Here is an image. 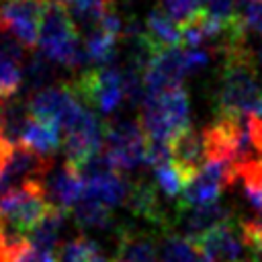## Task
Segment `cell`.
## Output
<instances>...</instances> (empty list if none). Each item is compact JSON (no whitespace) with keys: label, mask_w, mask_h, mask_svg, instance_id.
Masks as SVG:
<instances>
[{"label":"cell","mask_w":262,"mask_h":262,"mask_svg":"<svg viewBox=\"0 0 262 262\" xmlns=\"http://www.w3.org/2000/svg\"><path fill=\"white\" fill-rule=\"evenodd\" d=\"M221 51L225 55V68L217 94L219 115L258 113L262 90L256 80L252 55L246 49V39H235Z\"/></svg>","instance_id":"6da1fadb"},{"label":"cell","mask_w":262,"mask_h":262,"mask_svg":"<svg viewBox=\"0 0 262 262\" xmlns=\"http://www.w3.org/2000/svg\"><path fill=\"white\" fill-rule=\"evenodd\" d=\"M53 209L43 184H31L0 199V233L10 248L29 242L31 231Z\"/></svg>","instance_id":"7a4b0ae2"},{"label":"cell","mask_w":262,"mask_h":262,"mask_svg":"<svg viewBox=\"0 0 262 262\" xmlns=\"http://www.w3.org/2000/svg\"><path fill=\"white\" fill-rule=\"evenodd\" d=\"M188 94L182 86L160 92H145L141 100V127L151 141L170 143L176 135L190 127Z\"/></svg>","instance_id":"3957f363"},{"label":"cell","mask_w":262,"mask_h":262,"mask_svg":"<svg viewBox=\"0 0 262 262\" xmlns=\"http://www.w3.org/2000/svg\"><path fill=\"white\" fill-rule=\"evenodd\" d=\"M37 47L41 55H45L53 63L78 68L86 61L84 47L78 39V27L70 10L53 0L43 12Z\"/></svg>","instance_id":"277c9868"},{"label":"cell","mask_w":262,"mask_h":262,"mask_svg":"<svg viewBox=\"0 0 262 262\" xmlns=\"http://www.w3.org/2000/svg\"><path fill=\"white\" fill-rule=\"evenodd\" d=\"M207 63L209 49L203 45H178L156 51L143 68L145 92H160L172 86H180L188 74L203 70Z\"/></svg>","instance_id":"5b68a950"},{"label":"cell","mask_w":262,"mask_h":262,"mask_svg":"<svg viewBox=\"0 0 262 262\" xmlns=\"http://www.w3.org/2000/svg\"><path fill=\"white\" fill-rule=\"evenodd\" d=\"M82 102L92 104L98 113H115L127 98V78L125 68L102 66L82 72L72 84Z\"/></svg>","instance_id":"8992f818"},{"label":"cell","mask_w":262,"mask_h":262,"mask_svg":"<svg viewBox=\"0 0 262 262\" xmlns=\"http://www.w3.org/2000/svg\"><path fill=\"white\" fill-rule=\"evenodd\" d=\"M147 135L141 123L115 121L104 129V154L119 172H131L147 162Z\"/></svg>","instance_id":"52a82bcc"},{"label":"cell","mask_w":262,"mask_h":262,"mask_svg":"<svg viewBox=\"0 0 262 262\" xmlns=\"http://www.w3.org/2000/svg\"><path fill=\"white\" fill-rule=\"evenodd\" d=\"M84 104L86 102L80 100V104L74 108V113L61 125L63 149L68 154V162L74 164L76 168L86 164L92 156H96L104 147L102 127H100L96 115Z\"/></svg>","instance_id":"ba28073f"},{"label":"cell","mask_w":262,"mask_h":262,"mask_svg":"<svg viewBox=\"0 0 262 262\" xmlns=\"http://www.w3.org/2000/svg\"><path fill=\"white\" fill-rule=\"evenodd\" d=\"M49 168V156H43L23 143L12 145L0 170V199L31 184H45Z\"/></svg>","instance_id":"9c48e42d"},{"label":"cell","mask_w":262,"mask_h":262,"mask_svg":"<svg viewBox=\"0 0 262 262\" xmlns=\"http://www.w3.org/2000/svg\"><path fill=\"white\" fill-rule=\"evenodd\" d=\"M51 0H0V33L18 41L25 49L39 43L43 12Z\"/></svg>","instance_id":"30bf717a"},{"label":"cell","mask_w":262,"mask_h":262,"mask_svg":"<svg viewBox=\"0 0 262 262\" xmlns=\"http://www.w3.org/2000/svg\"><path fill=\"white\" fill-rule=\"evenodd\" d=\"M233 184V168L225 160H209L186 184L180 194L182 209L217 203L221 190Z\"/></svg>","instance_id":"8fae6325"},{"label":"cell","mask_w":262,"mask_h":262,"mask_svg":"<svg viewBox=\"0 0 262 262\" xmlns=\"http://www.w3.org/2000/svg\"><path fill=\"white\" fill-rule=\"evenodd\" d=\"M199 246L211 262H250L256 258L242 225L231 221L209 231Z\"/></svg>","instance_id":"7c38bea8"},{"label":"cell","mask_w":262,"mask_h":262,"mask_svg":"<svg viewBox=\"0 0 262 262\" xmlns=\"http://www.w3.org/2000/svg\"><path fill=\"white\" fill-rule=\"evenodd\" d=\"M84 31H86V35H84L82 47L86 53V61L94 63V68L111 66V61L117 53V43L123 33V23L117 16V12L108 10L106 14H102L96 23H92Z\"/></svg>","instance_id":"4fadbf2b"},{"label":"cell","mask_w":262,"mask_h":262,"mask_svg":"<svg viewBox=\"0 0 262 262\" xmlns=\"http://www.w3.org/2000/svg\"><path fill=\"white\" fill-rule=\"evenodd\" d=\"M170 149H172V162L184 172L188 180L209 162V143L205 129L196 131L188 127L170 141Z\"/></svg>","instance_id":"5bb4252c"},{"label":"cell","mask_w":262,"mask_h":262,"mask_svg":"<svg viewBox=\"0 0 262 262\" xmlns=\"http://www.w3.org/2000/svg\"><path fill=\"white\" fill-rule=\"evenodd\" d=\"M45 190H47L49 201H51V205L55 209L70 211L84 196V192H86V180H84L82 172L74 164L68 162V164L59 166L53 172V176L49 180V186Z\"/></svg>","instance_id":"9a60e30c"},{"label":"cell","mask_w":262,"mask_h":262,"mask_svg":"<svg viewBox=\"0 0 262 262\" xmlns=\"http://www.w3.org/2000/svg\"><path fill=\"white\" fill-rule=\"evenodd\" d=\"M23 45L0 33V96L12 98L25 82Z\"/></svg>","instance_id":"2e32d148"},{"label":"cell","mask_w":262,"mask_h":262,"mask_svg":"<svg viewBox=\"0 0 262 262\" xmlns=\"http://www.w3.org/2000/svg\"><path fill=\"white\" fill-rule=\"evenodd\" d=\"M227 221H229V211L219 203L201 205V207H186L182 221H180L182 223V235L188 237L190 242L199 244L209 231H213L215 227H219Z\"/></svg>","instance_id":"e0dca14e"},{"label":"cell","mask_w":262,"mask_h":262,"mask_svg":"<svg viewBox=\"0 0 262 262\" xmlns=\"http://www.w3.org/2000/svg\"><path fill=\"white\" fill-rule=\"evenodd\" d=\"M61 131L63 129H61V125L57 121L31 115V119L25 125L20 143L31 147V149H35V151H39V154H43V156H49L63 143Z\"/></svg>","instance_id":"ac0fdd59"},{"label":"cell","mask_w":262,"mask_h":262,"mask_svg":"<svg viewBox=\"0 0 262 262\" xmlns=\"http://www.w3.org/2000/svg\"><path fill=\"white\" fill-rule=\"evenodd\" d=\"M115 262H158V252L145 235L121 233Z\"/></svg>","instance_id":"d6986e66"},{"label":"cell","mask_w":262,"mask_h":262,"mask_svg":"<svg viewBox=\"0 0 262 262\" xmlns=\"http://www.w3.org/2000/svg\"><path fill=\"white\" fill-rule=\"evenodd\" d=\"M162 262H211L199 244L184 235H168L160 248Z\"/></svg>","instance_id":"ffe728a7"},{"label":"cell","mask_w":262,"mask_h":262,"mask_svg":"<svg viewBox=\"0 0 262 262\" xmlns=\"http://www.w3.org/2000/svg\"><path fill=\"white\" fill-rule=\"evenodd\" d=\"M63 217H66V211L61 209H51L43 221L31 231L29 235V242L39 248V250H47V252H53L59 235H61V227H63Z\"/></svg>","instance_id":"44dd1931"},{"label":"cell","mask_w":262,"mask_h":262,"mask_svg":"<svg viewBox=\"0 0 262 262\" xmlns=\"http://www.w3.org/2000/svg\"><path fill=\"white\" fill-rule=\"evenodd\" d=\"M76 221L82 227H94V229H102L111 223V207H106L104 203H100L98 199L90 196L84 192V196L78 201V205L72 209Z\"/></svg>","instance_id":"7402d4cb"},{"label":"cell","mask_w":262,"mask_h":262,"mask_svg":"<svg viewBox=\"0 0 262 262\" xmlns=\"http://www.w3.org/2000/svg\"><path fill=\"white\" fill-rule=\"evenodd\" d=\"M57 262H115V258L111 260L92 239L74 237L61 246Z\"/></svg>","instance_id":"603a6c76"},{"label":"cell","mask_w":262,"mask_h":262,"mask_svg":"<svg viewBox=\"0 0 262 262\" xmlns=\"http://www.w3.org/2000/svg\"><path fill=\"white\" fill-rule=\"evenodd\" d=\"M201 16L225 31L239 27L235 0H201Z\"/></svg>","instance_id":"cb8c5ba5"},{"label":"cell","mask_w":262,"mask_h":262,"mask_svg":"<svg viewBox=\"0 0 262 262\" xmlns=\"http://www.w3.org/2000/svg\"><path fill=\"white\" fill-rule=\"evenodd\" d=\"M154 178H156V186L170 199H176L182 194V190L188 184V178L184 176V172L170 160L158 168H154Z\"/></svg>","instance_id":"d4e9b609"},{"label":"cell","mask_w":262,"mask_h":262,"mask_svg":"<svg viewBox=\"0 0 262 262\" xmlns=\"http://www.w3.org/2000/svg\"><path fill=\"white\" fill-rule=\"evenodd\" d=\"M237 25L244 33H254L262 37V0H235Z\"/></svg>","instance_id":"484cf974"},{"label":"cell","mask_w":262,"mask_h":262,"mask_svg":"<svg viewBox=\"0 0 262 262\" xmlns=\"http://www.w3.org/2000/svg\"><path fill=\"white\" fill-rule=\"evenodd\" d=\"M162 10L180 27L201 14V0H162Z\"/></svg>","instance_id":"4316f807"},{"label":"cell","mask_w":262,"mask_h":262,"mask_svg":"<svg viewBox=\"0 0 262 262\" xmlns=\"http://www.w3.org/2000/svg\"><path fill=\"white\" fill-rule=\"evenodd\" d=\"M25 80L33 86V88H47L49 80H51V66L49 59L45 55H33V59L25 66Z\"/></svg>","instance_id":"83f0119b"},{"label":"cell","mask_w":262,"mask_h":262,"mask_svg":"<svg viewBox=\"0 0 262 262\" xmlns=\"http://www.w3.org/2000/svg\"><path fill=\"white\" fill-rule=\"evenodd\" d=\"M12 262H55V256H53V252L39 250L31 242H25L18 248H14Z\"/></svg>","instance_id":"f1b7e54d"},{"label":"cell","mask_w":262,"mask_h":262,"mask_svg":"<svg viewBox=\"0 0 262 262\" xmlns=\"http://www.w3.org/2000/svg\"><path fill=\"white\" fill-rule=\"evenodd\" d=\"M10 143L2 137V133H0V170H2V166H4V160H6V156H8V151H10Z\"/></svg>","instance_id":"f546056e"},{"label":"cell","mask_w":262,"mask_h":262,"mask_svg":"<svg viewBox=\"0 0 262 262\" xmlns=\"http://www.w3.org/2000/svg\"><path fill=\"white\" fill-rule=\"evenodd\" d=\"M258 115L262 117V94H260V104H258Z\"/></svg>","instance_id":"4dcf8cb0"},{"label":"cell","mask_w":262,"mask_h":262,"mask_svg":"<svg viewBox=\"0 0 262 262\" xmlns=\"http://www.w3.org/2000/svg\"><path fill=\"white\" fill-rule=\"evenodd\" d=\"M260 61H262V51H260Z\"/></svg>","instance_id":"1f68e13d"}]
</instances>
